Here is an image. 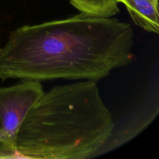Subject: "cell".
<instances>
[{"instance_id": "cell-4", "label": "cell", "mask_w": 159, "mask_h": 159, "mask_svg": "<svg viewBox=\"0 0 159 159\" xmlns=\"http://www.w3.org/2000/svg\"><path fill=\"white\" fill-rule=\"evenodd\" d=\"M117 1L125 6L135 25L147 32L158 34V0Z\"/></svg>"}, {"instance_id": "cell-3", "label": "cell", "mask_w": 159, "mask_h": 159, "mask_svg": "<svg viewBox=\"0 0 159 159\" xmlns=\"http://www.w3.org/2000/svg\"><path fill=\"white\" fill-rule=\"evenodd\" d=\"M43 93L40 81L23 80L0 88V143L17 152L16 139L29 111Z\"/></svg>"}, {"instance_id": "cell-1", "label": "cell", "mask_w": 159, "mask_h": 159, "mask_svg": "<svg viewBox=\"0 0 159 159\" xmlns=\"http://www.w3.org/2000/svg\"><path fill=\"white\" fill-rule=\"evenodd\" d=\"M129 24L81 12L12 31L0 50V78L98 81L134 58Z\"/></svg>"}, {"instance_id": "cell-5", "label": "cell", "mask_w": 159, "mask_h": 159, "mask_svg": "<svg viewBox=\"0 0 159 159\" xmlns=\"http://www.w3.org/2000/svg\"><path fill=\"white\" fill-rule=\"evenodd\" d=\"M80 12L89 15L111 17L119 12L117 0H70Z\"/></svg>"}, {"instance_id": "cell-6", "label": "cell", "mask_w": 159, "mask_h": 159, "mask_svg": "<svg viewBox=\"0 0 159 159\" xmlns=\"http://www.w3.org/2000/svg\"><path fill=\"white\" fill-rule=\"evenodd\" d=\"M0 50H1V48H0Z\"/></svg>"}, {"instance_id": "cell-2", "label": "cell", "mask_w": 159, "mask_h": 159, "mask_svg": "<svg viewBox=\"0 0 159 159\" xmlns=\"http://www.w3.org/2000/svg\"><path fill=\"white\" fill-rule=\"evenodd\" d=\"M114 122L97 81L57 86L29 111L16 139L19 158L86 159L98 155Z\"/></svg>"}]
</instances>
